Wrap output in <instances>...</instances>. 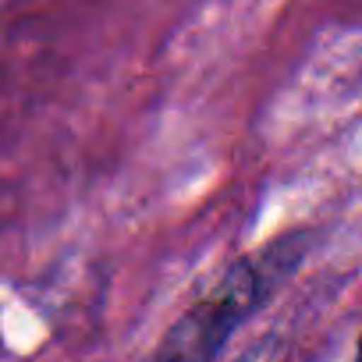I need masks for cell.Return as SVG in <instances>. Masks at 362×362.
Masks as SVG:
<instances>
[{"mask_svg": "<svg viewBox=\"0 0 362 362\" xmlns=\"http://www.w3.org/2000/svg\"><path fill=\"white\" fill-rule=\"evenodd\" d=\"M298 256H302V249L270 245L263 256L238 259L235 267H228L221 274V281L167 330L160 355H167V358H210V355H217L221 344L270 298L277 277L288 274Z\"/></svg>", "mask_w": 362, "mask_h": 362, "instance_id": "obj_1", "label": "cell"}]
</instances>
